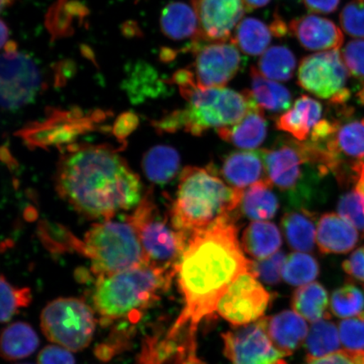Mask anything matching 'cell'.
Wrapping results in <instances>:
<instances>
[{
	"label": "cell",
	"instance_id": "cell-12",
	"mask_svg": "<svg viewBox=\"0 0 364 364\" xmlns=\"http://www.w3.org/2000/svg\"><path fill=\"white\" fill-rule=\"evenodd\" d=\"M191 45L194 53L193 74L201 88L225 87L237 75L242 66L240 50L231 40Z\"/></svg>",
	"mask_w": 364,
	"mask_h": 364
},
{
	"label": "cell",
	"instance_id": "cell-10",
	"mask_svg": "<svg viewBox=\"0 0 364 364\" xmlns=\"http://www.w3.org/2000/svg\"><path fill=\"white\" fill-rule=\"evenodd\" d=\"M348 73L339 50L314 53L300 62L298 84L333 106H343L351 97L347 88Z\"/></svg>",
	"mask_w": 364,
	"mask_h": 364
},
{
	"label": "cell",
	"instance_id": "cell-11",
	"mask_svg": "<svg viewBox=\"0 0 364 364\" xmlns=\"http://www.w3.org/2000/svg\"><path fill=\"white\" fill-rule=\"evenodd\" d=\"M1 58L0 101L3 110L15 112L33 102L42 88V76L28 54L17 51L12 42Z\"/></svg>",
	"mask_w": 364,
	"mask_h": 364
},
{
	"label": "cell",
	"instance_id": "cell-15",
	"mask_svg": "<svg viewBox=\"0 0 364 364\" xmlns=\"http://www.w3.org/2000/svg\"><path fill=\"white\" fill-rule=\"evenodd\" d=\"M205 42H228L247 11L243 0H193Z\"/></svg>",
	"mask_w": 364,
	"mask_h": 364
},
{
	"label": "cell",
	"instance_id": "cell-37",
	"mask_svg": "<svg viewBox=\"0 0 364 364\" xmlns=\"http://www.w3.org/2000/svg\"><path fill=\"white\" fill-rule=\"evenodd\" d=\"M286 258L284 252H279L269 257L250 261L249 272L263 283L271 285L279 284L283 277Z\"/></svg>",
	"mask_w": 364,
	"mask_h": 364
},
{
	"label": "cell",
	"instance_id": "cell-13",
	"mask_svg": "<svg viewBox=\"0 0 364 364\" xmlns=\"http://www.w3.org/2000/svg\"><path fill=\"white\" fill-rule=\"evenodd\" d=\"M272 295L250 272L241 274L218 303L217 311L235 326L259 321L269 306Z\"/></svg>",
	"mask_w": 364,
	"mask_h": 364
},
{
	"label": "cell",
	"instance_id": "cell-35",
	"mask_svg": "<svg viewBox=\"0 0 364 364\" xmlns=\"http://www.w3.org/2000/svg\"><path fill=\"white\" fill-rule=\"evenodd\" d=\"M320 268L315 258L304 252H295L286 258L283 277L293 286L311 284L318 275Z\"/></svg>",
	"mask_w": 364,
	"mask_h": 364
},
{
	"label": "cell",
	"instance_id": "cell-17",
	"mask_svg": "<svg viewBox=\"0 0 364 364\" xmlns=\"http://www.w3.org/2000/svg\"><path fill=\"white\" fill-rule=\"evenodd\" d=\"M289 31L309 51L338 50L344 42V36L339 27L333 21L318 16L295 18L289 23Z\"/></svg>",
	"mask_w": 364,
	"mask_h": 364
},
{
	"label": "cell",
	"instance_id": "cell-16",
	"mask_svg": "<svg viewBox=\"0 0 364 364\" xmlns=\"http://www.w3.org/2000/svg\"><path fill=\"white\" fill-rule=\"evenodd\" d=\"M102 112L85 116L79 110L53 111L42 124L33 125L25 131V139L35 146L61 144L74 139L82 132L92 129L95 117Z\"/></svg>",
	"mask_w": 364,
	"mask_h": 364
},
{
	"label": "cell",
	"instance_id": "cell-1",
	"mask_svg": "<svg viewBox=\"0 0 364 364\" xmlns=\"http://www.w3.org/2000/svg\"><path fill=\"white\" fill-rule=\"evenodd\" d=\"M250 263L235 216L191 234L176 270L185 306L173 328L197 336L200 323L217 311L230 285L249 272Z\"/></svg>",
	"mask_w": 364,
	"mask_h": 364
},
{
	"label": "cell",
	"instance_id": "cell-27",
	"mask_svg": "<svg viewBox=\"0 0 364 364\" xmlns=\"http://www.w3.org/2000/svg\"><path fill=\"white\" fill-rule=\"evenodd\" d=\"M282 226L291 248L300 252L313 250L316 233L311 212L306 209H298L287 213L282 220Z\"/></svg>",
	"mask_w": 364,
	"mask_h": 364
},
{
	"label": "cell",
	"instance_id": "cell-21",
	"mask_svg": "<svg viewBox=\"0 0 364 364\" xmlns=\"http://www.w3.org/2000/svg\"><path fill=\"white\" fill-rule=\"evenodd\" d=\"M321 104L308 95H302L294 102L292 108L277 118L276 124L279 130L304 142L321 121Z\"/></svg>",
	"mask_w": 364,
	"mask_h": 364
},
{
	"label": "cell",
	"instance_id": "cell-3",
	"mask_svg": "<svg viewBox=\"0 0 364 364\" xmlns=\"http://www.w3.org/2000/svg\"><path fill=\"white\" fill-rule=\"evenodd\" d=\"M242 194L243 190L218 176L215 168L186 167L169 212L172 225L189 236L223 218L234 217Z\"/></svg>",
	"mask_w": 364,
	"mask_h": 364
},
{
	"label": "cell",
	"instance_id": "cell-47",
	"mask_svg": "<svg viewBox=\"0 0 364 364\" xmlns=\"http://www.w3.org/2000/svg\"><path fill=\"white\" fill-rule=\"evenodd\" d=\"M270 26L273 35L277 38H283V36L290 33L289 26H287L279 16H275Z\"/></svg>",
	"mask_w": 364,
	"mask_h": 364
},
{
	"label": "cell",
	"instance_id": "cell-51",
	"mask_svg": "<svg viewBox=\"0 0 364 364\" xmlns=\"http://www.w3.org/2000/svg\"><path fill=\"white\" fill-rule=\"evenodd\" d=\"M354 355L358 364H364L363 359V352H354Z\"/></svg>",
	"mask_w": 364,
	"mask_h": 364
},
{
	"label": "cell",
	"instance_id": "cell-9",
	"mask_svg": "<svg viewBox=\"0 0 364 364\" xmlns=\"http://www.w3.org/2000/svg\"><path fill=\"white\" fill-rule=\"evenodd\" d=\"M262 152L267 179L271 183L288 194L296 205L308 199L311 190L304 183L307 169L321 171L306 142L284 141Z\"/></svg>",
	"mask_w": 364,
	"mask_h": 364
},
{
	"label": "cell",
	"instance_id": "cell-43",
	"mask_svg": "<svg viewBox=\"0 0 364 364\" xmlns=\"http://www.w3.org/2000/svg\"><path fill=\"white\" fill-rule=\"evenodd\" d=\"M343 270L348 275L364 284V247L355 250L351 256L344 261Z\"/></svg>",
	"mask_w": 364,
	"mask_h": 364
},
{
	"label": "cell",
	"instance_id": "cell-14",
	"mask_svg": "<svg viewBox=\"0 0 364 364\" xmlns=\"http://www.w3.org/2000/svg\"><path fill=\"white\" fill-rule=\"evenodd\" d=\"M224 353L231 364H287L260 320L236 326L223 335Z\"/></svg>",
	"mask_w": 364,
	"mask_h": 364
},
{
	"label": "cell",
	"instance_id": "cell-29",
	"mask_svg": "<svg viewBox=\"0 0 364 364\" xmlns=\"http://www.w3.org/2000/svg\"><path fill=\"white\" fill-rule=\"evenodd\" d=\"M180 156L174 148L159 145L149 149L143 159V169L150 181L165 184L178 173Z\"/></svg>",
	"mask_w": 364,
	"mask_h": 364
},
{
	"label": "cell",
	"instance_id": "cell-23",
	"mask_svg": "<svg viewBox=\"0 0 364 364\" xmlns=\"http://www.w3.org/2000/svg\"><path fill=\"white\" fill-rule=\"evenodd\" d=\"M267 122L258 106L250 110L242 120L233 126L217 131L220 138L235 147L245 149H257L265 140Z\"/></svg>",
	"mask_w": 364,
	"mask_h": 364
},
{
	"label": "cell",
	"instance_id": "cell-24",
	"mask_svg": "<svg viewBox=\"0 0 364 364\" xmlns=\"http://www.w3.org/2000/svg\"><path fill=\"white\" fill-rule=\"evenodd\" d=\"M250 75L252 88L249 91L259 107L271 112L289 110L292 95L285 86L267 79L256 67L250 68Z\"/></svg>",
	"mask_w": 364,
	"mask_h": 364
},
{
	"label": "cell",
	"instance_id": "cell-39",
	"mask_svg": "<svg viewBox=\"0 0 364 364\" xmlns=\"http://www.w3.org/2000/svg\"><path fill=\"white\" fill-rule=\"evenodd\" d=\"M340 23L346 33L364 38V0H352L340 14Z\"/></svg>",
	"mask_w": 364,
	"mask_h": 364
},
{
	"label": "cell",
	"instance_id": "cell-8",
	"mask_svg": "<svg viewBox=\"0 0 364 364\" xmlns=\"http://www.w3.org/2000/svg\"><path fill=\"white\" fill-rule=\"evenodd\" d=\"M41 326L50 341L79 352L92 340L95 320L92 309L81 299L61 298L43 309Z\"/></svg>",
	"mask_w": 364,
	"mask_h": 364
},
{
	"label": "cell",
	"instance_id": "cell-28",
	"mask_svg": "<svg viewBox=\"0 0 364 364\" xmlns=\"http://www.w3.org/2000/svg\"><path fill=\"white\" fill-rule=\"evenodd\" d=\"M273 36L270 25L257 18L248 17L240 22L231 41L245 54L257 56L269 47Z\"/></svg>",
	"mask_w": 364,
	"mask_h": 364
},
{
	"label": "cell",
	"instance_id": "cell-38",
	"mask_svg": "<svg viewBox=\"0 0 364 364\" xmlns=\"http://www.w3.org/2000/svg\"><path fill=\"white\" fill-rule=\"evenodd\" d=\"M339 215L364 235V195L356 190L347 193L339 200Z\"/></svg>",
	"mask_w": 364,
	"mask_h": 364
},
{
	"label": "cell",
	"instance_id": "cell-22",
	"mask_svg": "<svg viewBox=\"0 0 364 364\" xmlns=\"http://www.w3.org/2000/svg\"><path fill=\"white\" fill-rule=\"evenodd\" d=\"M161 26L162 33L171 40L193 39L194 43L204 41L195 9L184 2L167 4L161 14Z\"/></svg>",
	"mask_w": 364,
	"mask_h": 364
},
{
	"label": "cell",
	"instance_id": "cell-30",
	"mask_svg": "<svg viewBox=\"0 0 364 364\" xmlns=\"http://www.w3.org/2000/svg\"><path fill=\"white\" fill-rule=\"evenodd\" d=\"M36 331L26 323L17 322L9 326L1 336V354L7 360H16L33 354L38 348Z\"/></svg>",
	"mask_w": 364,
	"mask_h": 364
},
{
	"label": "cell",
	"instance_id": "cell-31",
	"mask_svg": "<svg viewBox=\"0 0 364 364\" xmlns=\"http://www.w3.org/2000/svg\"><path fill=\"white\" fill-rule=\"evenodd\" d=\"M329 297L327 291L318 283L300 286L295 291L292 306L304 320L315 323L326 318Z\"/></svg>",
	"mask_w": 364,
	"mask_h": 364
},
{
	"label": "cell",
	"instance_id": "cell-18",
	"mask_svg": "<svg viewBox=\"0 0 364 364\" xmlns=\"http://www.w3.org/2000/svg\"><path fill=\"white\" fill-rule=\"evenodd\" d=\"M261 320L273 345L284 357L293 354L306 343L308 326L298 313L286 311Z\"/></svg>",
	"mask_w": 364,
	"mask_h": 364
},
{
	"label": "cell",
	"instance_id": "cell-5",
	"mask_svg": "<svg viewBox=\"0 0 364 364\" xmlns=\"http://www.w3.org/2000/svg\"><path fill=\"white\" fill-rule=\"evenodd\" d=\"M188 105L156 122L158 130L175 133L184 130L199 136L206 132L233 126L258 106L249 90L238 92L225 87L201 88L195 81L179 88Z\"/></svg>",
	"mask_w": 364,
	"mask_h": 364
},
{
	"label": "cell",
	"instance_id": "cell-6",
	"mask_svg": "<svg viewBox=\"0 0 364 364\" xmlns=\"http://www.w3.org/2000/svg\"><path fill=\"white\" fill-rule=\"evenodd\" d=\"M81 254L90 259L91 271L97 277L146 263L138 234L127 218L91 227L82 241Z\"/></svg>",
	"mask_w": 364,
	"mask_h": 364
},
{
	"label": "cell",
	"instance_id": "cell-33",
	"mask_svg": "<svg viewBox=\"0 0 364 364\" xmlns=\"http://www.w3.org/2000/svg\"><path fill=\"white\" fill-rule=\"evenodd\" d=\"M340 346L339 331L334 323L326 318L316 321L309 330L306 341L308 360L338 352Z\"/></svg>",
	"mask_w": 364,
	"mask_h": 364
},
{
	"label": "cell",
	"instance_id": "cell-25",
	"mask_svg": "<svg viewBox=\"0 0 364 364\" xmlns=\"http://www.w3.org/2000/svg\"><path fill=\"white\" fill-rule=\"evenodd\" d=\"M270 181L257 182L243 192L240 207L243 215L249 220L263 221L275 216L279 203L272 192Z\"/></svg>",
	"mask_w": 364,
	"mask_h": 364
},
{
	"label": "cell",
	"instance_id": "cell-40",
	"mask_svg": "<svg viewBox=\"0 0 364 364\" xmlns=\"http://www.w3.org/2000/svg\"><path fill=\"white\" fill-rule=\"evenodd\" d=\"M341 343L348 351L364 352V321L350 318L339 325Z\"/></svg>",
	"mask_w": 364,
	"mask_h": 364
},
{
	"label": "cell",
	"instance_id": "cell-50",
	"mask_svg": "<svg viewBox=\"0 0 364 364\" xmlns=\"http://www.w3.org/2000/svg\"><path fill=\"white\" fill-rule=\"evenodd\" d=\"M9 36H10V31H9V28L6 23L2 20L1 21V46L2 48L6 46L10 40H9Z\"/></svg>",
	"mask_w": 364,
	"mask_h": 364
},
{
	"label": "cell",
	"instance_id": "cell-41",
	"mask_svg": "<svg viewBox=\"0 0 364 364\" xmlns=\"http://www.w3.org/2000/svg\"><path fill=\"white\" fill-rule=\"evenodd\" d=\"M341 56L350 74L364 80V40L349 42L345 46Z\"/></svg>",
	"mask_w": 364,
	"mask_h": 364
},
{
	"label": "cell",
	"instance_id": "cell-36",
	"mask_svg": "<svg viewBox=\"0 0 364 364\" xmlns=\"http://www.w3.org/2000/svg\"><path fill=\"white\" fill-rule=\"evenodd\" d=\"M33 295L28 288L18 289L13 287L1 277V318L2 323H6L11 320L16 312L21 308L27 307L31 302Z\"/></svg>",
	"mask_w": 364,
	"mask_h": 364
},
{
	"label": "cell",
	"instance_id": "cell-48",
	"mask_svg": "<svg viewBox=\"0 0 364 364\" xmlns=\"http://www.w3.org/2000/svg\"><path fill=\"white\" fill-rule=\"evenodd\" d=\"M354 177L353 183L357 192L364 195V163L357 166L353 170Z\"/></svg>",
	"mask_w": 364,
	"mask_h": 364
},
{
	"label": "cell",
	"instance_id": "cell-26",
	"mask_svg": "<svg viewBox=\"0 0 364 364\" xmlns=\"http://www.w3.org/2000/svg\"><path fill=\"white\" fill-rule=\"evenodd\" d=\"M242 248L257 260L272 256L282 245L279 228L270 222L256 221L245 230L241 239Z\"/></svg>",
	"mask_w": 364,
	"mask_h": 364
},
{
	"label": "cell",
	"instance_id": "cell-4",
	"mask_svg": "<svg viewBox=\"0 0 364 364\" xmlns=\"http://www.w3.org/2000/svg\"><path fill=\"white\" fill-rule=\"evenodd\" d=\"M176 272L145 263L130 269L98 277L93 294L103 325L139 318L169 289Z\"/></svg>",
	"mask_w": 364,
	"mask_h": 364
},
{
	"label": "cell",
	"instance_id": "cell-49",
	"mask_svg": "<svg viewBox=\"0 0 364 364\" xmlns=\"http://www.w3.org/2000/svg\"><path fill=\"white\" fill-rule=\"evenodd\" d=\"M247 11H253L262 7H265L271 2V0H243Z\"/></svg>",
	"mask_w": 364,
	"mask_h": 364
},
{
	"label": "cell",
	"instance_id": "cell-46",
	"mask_svg": "<svg viewBox=\"0 0 364 364\" xmlns=\"http://www.w3.org/2000/svg\"><path fill=\"white\" fill-rule=\"evenodd\" d=\"M136 122L138 121H136L134 114H124L116 122L114 133H115L117 138L124 139L125 136L129 135L135 129Z\"/></svg>",
	"mask_w": 364,
	"mask_h": 364
},
{
	"label": "cell",
	"instance_id": "cell-20",
	"mask_svg": "<svg viewBox=\"0 0 364 364\" xmlns=\"http://www.w3.org/2000/svg\"><path fill=\"white\" fill-rule=\"evenodd\" d=\"M316 229L317 245L322 253H348L358 243L359 235L356 229L334 213L323 215Z\"/></svg>",
	"mask_w": 364,
	"mask_h": 364
},
{
	"label": "cell",
	"instance_id": "cell-19",
	"mask_svg": "<svg viewBox=\"0 0 364 364\" xmlns=\"http://www.w3.org/2000/svg\"><path fill=\"white\" fill-rule=\"evenodd\" d=\"M221 175L228 184L240 190L267 179L262 150L230 154L223 162Z\"/></svg>",
	"mask_w": 364,
	"mask_h": 364
},
{
	"label": "cell",
	"instance_id": "cell-2",
	"mask_svg": "<svg viewBox=\"0 0 364 364\" xmlns=\"http://www.w3.org/2000/svg\"><path fill=\"white\" fill-rule=\"evenodd\" d=\"M55 181L60 197L90 220H111L144 197L139 176L107 145H72L58 163Z\"/></svg>",
	"mask_w": 364,
	"mask_h": 364
},
{
	"label": "cell",
	"instance_id": "cell-52",
	"mask_svg": "<svg viewBox=\"0 0 364 364\" xmlns=\"http://www.w3.org/2000/svg\"><path fill=\"white\" fill-rule=\"evenodd\" d=\"M14 0H1V9L4 10V8L10 6L13 3Z\"/></svg>",
	"mask_w": 364,
	"mask_h": 364
},
{
	"label": "cell",
	"instance_id": "cell-7",
	"mask_svg": "<svg viewBox=\"0 0 364 364\" xmlns=\"http://www.w3.org/2000/svg\"><path fill=\"white\" fill-rule=\"evenodd\" d=\"M127 218L138 234L146 263L176 272L189 236L173 226L170 216L161 215L152 193L145 194Z\"/></svg>",
	"mask_w": 364,
	"mask_h": 364
},
{
	"label": "cell",
	"instance_id": "cell-42",
	"mask_svg": "<svg viewBox=\"0 0 364 364\" xmlns=\"http://www.w3.org/2000/svg\"><path fill=\"white\" fill-rule=\"evenodd\" d=\"M73 355L65 348L48 346L39 353L38 364H75Z\"/></svg>",
	"mask_w": 364,
	"mask_h": 364
},
{
	"label": "cell",
	"instance_id": "cell-45",
	"mask_svg": "<svg viewBox=\"0 0 364 364\" xmlns=\"http://www.w3.org/2000/svg\"><path fill=\"white\" fill-rule=\"evenodd\" d=\"M303 3L309 12L331 14L338 10L341 0H303Z\"/></svg>",
	"mask_w": 364,
	"mask_h": 364
},
{
	"label": "cell",
	"instance_id": "cell-44",
	"mask_svg": "<svg viewBox=\"0 0 364 364\" xmlns=\"http://www.w3.org/2000/svg\"><path fill=\"white\" fill-rule=\"evenodd\" d=\"M306 364H358L353 352L338 351L327 356L311 359Z\"/></svg>",
	"mask_w": 364,
	"mask_h": 364
},
{
	"label": "cell",
	"instance_id": "cell-32",
	"mask_svg": "<svg viewBox=\"0 0 364 364\" xmlns=\"http://www.w3.org/2000/svg\"><path fill=\"white\" fill-rule=\"evenodd\" d=\"M295 55L286 46H273L259 58L257 70L267 79L285 82L293 78L296 70Z\"/></svg>",
	"mask_w": 364,
	"mask_h": 364
},
{
	"label": "cell",
	"instance_id": "cell-34",
	"mask_svg": "<svg viewBox=\"0 0 364 364\" xmlns=\"http://www.w3.org/2000/svg\"><path fill=\"white\" fill-rule=\"evenodd\" d=\"M331 309L341 318H359L364 321V287L347 284L331 295Z\"/></svg>",
	"mask_w": 364,
	"mask_h": 364
}]
</instances>
